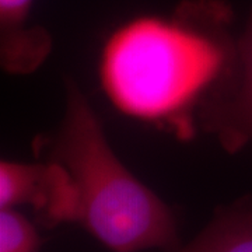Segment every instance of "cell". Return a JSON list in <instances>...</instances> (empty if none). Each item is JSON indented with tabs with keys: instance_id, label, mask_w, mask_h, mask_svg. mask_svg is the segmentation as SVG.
<instances>
[{
	"instance_id": "7",
	"label": "cell",
	"mask_w": 252,
	"mask_h": 252,
	"mask_svg": "<svg viewBox=\"0 0 252 252\" xmlns=\"http://www.w3.org/2000/svg\"><path fill=\"white\" fill-rule=\"evenodd\" d=\"M38 227L16 209H0V252H39Z\"/></svg>"
},
{
	"instance_id": "6",
	"label": "cell",
	"mask_w": 252,
	"mask_h": 252,
	"mask_svg": "<svg viewBox=\"0 0 252 252\" xmlns=\"http://www.w3.org/2000/svg\"><path fill=\"white\" fill-rule=\"evenodd\" d=\"M172 252H252L251 195L217 207L206 227Z\"/></svg>"
},
{
	"instance_id": "3",
	"label": "cell",
	"mask_w": 252,
	"mask_h": 252,
	"mask_svg": "<svg viewBox=\"0 0 252 252\" xmlns=\"http://www.w3.org/2000/svg\"><path fill=\"white\" fill-rule=\"evenodd\" d=\"M77 189L69 171L54 160L0 162V209L30 206L36 224L54 228L76 223Z\"/></svg>"
},
{
	"instance_id": "4",
	"label": "cell",
	"mask_w": 252,
	"mask_h": 252,
	"mask_svg": "<svg viewBox=\"0 0 252 252\" xmlns=\"http://www.w3.org/2000/svg\"><path fill=\"white\" fill-rule=\"evenodd\" d=\"M200 130L228 153L252 143V13L238 36L231 73L200 117Z\"/></svg>"
},
{
	"instance_id": "2",
	"label": "cell",
	"mask_w": 252,
	"mask_h": 252,
	"mask_svg": "<svg viewBox=\"0 0 252 252\" xmlns=\"http://www.w3.org/2000/svg\"><path fill=\"white\" fill-rule=\"evenodd\" d=\"M77 189L76 223L112 252H172L181 247L177 219L118 158L97 114L80 89L66 84L62 124L41 143Z\"/></svg>"
},
{
	"instance_id": "5",
	"label": "cell",
	"mask_w": 252,
	"mask_h": 252,
	"mask_svg": "<svg viewBox=\"0 0 252 252\" xmlns=\"http://www.w3.org/2000/svg\"><path fill=\"white\" fill-rule=\"evenodd\" d=\"M34 0H0V62L6 72L28 74L45 62L52 38L31 23Z\"/></svg>"
},
{
	"instance_id": "1",
	"label": "cell",
	"mask_w": 252,
	"mask_h": 252,
	"mask_svg": "<svg viewBox=\"0 0 252 252\" xmlns=\"http://www.w3.org/2000/svg\"><path fill=\"white\" fill-rule=\"evenodd\" d=\"M237 42L227 3L185 0L119 24L101 46L99 84L121 114L189 139L231 73Z\"/></svg>"
}]
</instances>
